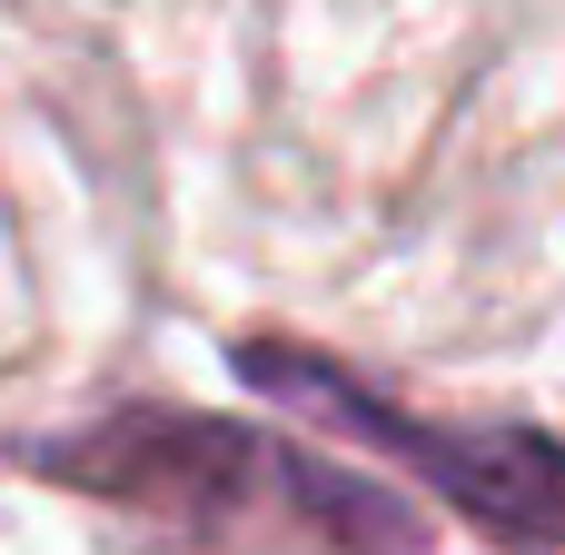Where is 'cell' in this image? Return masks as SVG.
<instances>
[{"label":"cell","instance_id":"6da1fadb","mask_svg":"<svg viewBox=\"0 0 565 555\" xmlns=\"http://www.w3.org/2000/svg\"><path fill=\"white\" fill-rule=\"evenodd\" d=\"M20 467L40 487L119 506V516H159L199 546L278 526L298 555H437L417 506L387 497L377 477H348L248 417H199V407H159V397H129L60 437H20Z\"/></svg>","mask_w":565,"mask_h":555},{"label":"cell","instance_id":"7a4b0ae2","mask_svg":"<svg viewBox=\"0 0 565 555\" xmlns=\"http://www.w3.org/2000/svg\"><path fill=\"white\" fill-rule=\"evenodd\" d=\"M228 367L258 397H278L298 417L358 437L367 457H387L397 477H417L427 497H447L497 555H565V437L556 427H526V417L447 427V417L387 397L377 377H358L348 357L298 348V338H238Z\"/></svg>","mask_w":565,"mask_h":555}]
</instances>
